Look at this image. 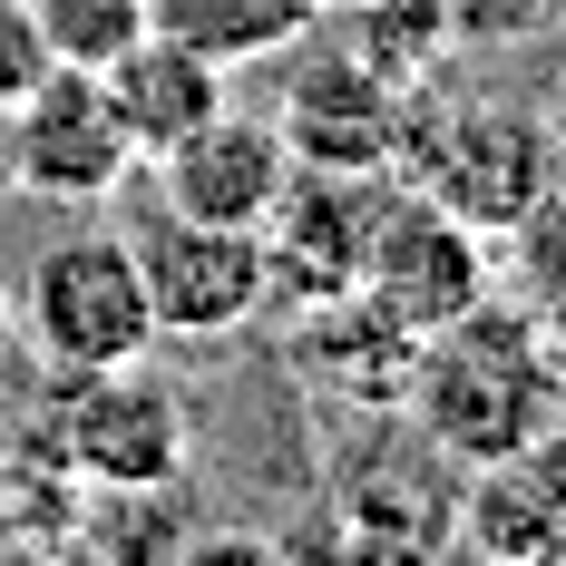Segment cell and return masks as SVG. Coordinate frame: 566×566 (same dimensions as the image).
I'll list each match as a JSON object with an SVG mask.
<instances>
[{
	"instance_id": "7",
	"label": "cell",
	"mask_w": 566,
	"mask_h": 566,
	"mask_svg": "<svg viewBox=\"0 0 566 566\" xmlns=\"http://www.w3.org/2000/svg\"><path fill=\"white\" fill-rule=\"evenodd\" d=\"M137 176V137L117 117L98 69H40V88L10 108V186L50 206H98Z\"/></svg>"
},
{
	"instance_id": "17",
	"label": "cell",
	"mask_w": 566,
	"mask_h": 566,
	"mask_svg": "<svg viewBox=\"0 0 566 566\" xmlns=\"http://www.w3.org/2000/svg\"><path fill=\"white\" fill-rule=\"evenodd\" d=\"M40 69H50V50H40V20H30V0H0V117L20 108L30 88H40Z\"/></svg>"
},
{
	"instance_id": "1",
	"label": "cell",
	"mask_w": 566,
	"mask_h": 566,
	"mask_svg": "<svg viewBox=\"0 0 566 566\" xmlns=\"http://www.w3.org/2000/svg\"><path fill=\"white\" fill-rule=\"evenodd\" d=\"M400 410H410L420 450H440L450 469L537 450V440H557V420H566V352L517 313L509 293H489L459 323L420 333Z\"/></svg>"
},
{
	"instance_id": "10",
	"label": "cell",
	"mask_w": 566,
	"mask_h": 566,
	"mask_svg": "<svg viewBox=\"0 0 566 566\" xmlns=\"http://www.w3.org/2000/svg\"><path fill=\"white\" fill-rule=\"evenodd\" d=\"M283 186H293V137H283V117H244V108H216L196 137H176L157 157V206L196 216V226L264 234Z\"/></svg>"
},
{
	"instance_id": "3",
	"label": "cell",
	"mask_w": 566,
	"mask_h": 566,
	"mask_svg": "<svg viewBox=\"0 0 566 566\" xmlns=\"http://www.w3.org/2000/svg\"><path fill=\"white\" fill-rule=\"evenodd\" d=\"M50 440L59 459L108 489V499H157L186 469V391L147 361H108V371H50Z\"/></svg>"
},
{
	"instance_id": "20",
	"label": "cell",
	"mask_w": 566,
	"mask_h": 566,
	"mask_svg": "<svg viewBox=\"0 0 566 566\" xmlns=\"http://www.w3.org/2000/svg\"><path fill=\"white\" fill-rule=\"evenodd\" d=\"M0 342H10V293H0Z\"/></svg>"
},
{
	"instance_id": "18",
	"label": "cell",
	"mask_w": 566,
	"mask_h": 566,
	"mask_svg": "<svg viewBox=\"0 0 566 566\" xmlns=\"http://www.w3.org/2000/svg\"><path fill=\"white\" fill-rule=\"evenodd\" d=\"M547 127H557V147H566V88H557V98H547Z\"/></svg>"
},
{
	"instance_id": "5",
	"label": "cell",
	"mask_w": 566,
	"mask_h": 566,
	"mask_svg": "<svg viewBox=\"0 0 566 566\" xmlns=\"http://www.w3.org/2000/svg\"><path fill=\"white\" fill-rule=\"evenodd\" d=\"M127 254H137L157 333H176V342H226L274 303V264H264V234L254 226H196V216L157 206L147 226L127 234Z\"/></svg>"
},
{
	"instance_id": "15",
	"label": "cell",
	"mask_w": 566,
	"mask_h": 566,
	"mask_svg": "<svg viewBox=\"0 0 566 566\" xmlns=\"http://www.w3.org/2000/svg\"><path fill=\"white\" fill-rule=\"evenodd\" d=\"M361 10V30H352V50L371 59V69H391L400 88H420V69L450 50L459 20H440L450 0H352Z\"/></svg>"
},
{
	"instance_id": "14",
	"label": "cell",
	"mask_w": 566,
	"mask_h": 566,
	"mask_svg": "<svg viewBox=\"0 0 566 566\" xmlns=\"http://www.w3.org/2000/svg\"><path fill=\"white\" fill-rule=\"evenodd\" d=\"M499 244H509V303L566 352V176L499 234Z\"/></svg>"
},
{
	"instance_id": "2",
	"label": "cell",
	"mask_w": 566,
	"mask_h": 566,
	"mask_svg": "<svg viewBox=\"0 0 566 566\" xmlns=\"http://www.w3.org/2000/svg\"><path fill=\"white\" fill-rule=\"evenodd\" d=\"M566 176V147L547 108H410V147H400V186H420L430 206H450L459 226L489 244Z\"/></svg>"
},
{
	"instance_id": "11",
	"label": "cell",
	"mask_w": 566,
	"mask_h": 566,
	"mask_svg": "<svg viewBox=\"0 0 566 566\" xmlns=\"http://www.w3.org/2000/svg\"><path fill=\"white\" fill-rule=\"evenodd\" d=\"M450 547H469L489 566H566V469H557V450L537 440V450L459 469Z\"/></svg>"
},
{
	"instance_id": "4",
	"label": "cell",
	"mask_w": 566,
	"mask_h": 566,
	"mask_svg": "<svg viewBox=\"0 0 566 566\" xmlns=\"http://www.w3.org/2000/svg\"><path fill=\"white\" fill-rule=\"evenodd\" d=\"M20 333L50 371H108V361H147L157 313H147V283L127 234H69L50 244L30 283H20Z\"/></svg>"
},
{
	"instance_id": "19",
	"label": "cell",
	"mask_w": 566,
	"mask_h": 566,
	"mask_svg": "<svg viewBox=\"0 0 566 566\" xmlns=\"http://www.w3.org/2000/svg\"><path fill=\"white\" fill-rule=\"evenodd\" d=\"M547 450H557V469H566V420H557V440H547Z\"/></svg>"
},
{
	"instance_id": "6",
	"label": "cell",
	"mask_w": 566,
	"mask_h": 566,
	"mask_svg": "<svg viewBox=\"0 0 566 566\" xmlns=\"http://www.w3.org/2000/svg\"><path fill=\"white\" fill-rule=\"evenodd\" d=\"M499 293V254H489V234L459 226L450 206H430L420 186H400L391 176V206H381V226H371V254H361V303L371 313H391L400 333H440L459 323L469 303H489Z\"/></svg>"
},
{
	"instance_id": "13",
	"label": "cell",
	"mask_w": 566,
	"mask_h": 566,
	"mask_svg": "<svg viewBox=\"0 0 566 566\" xmlns=\"http://www.w3.org/2000/svg\"><path fill=\"white\" fill-rule=\"evenodd\" d=\"M323 20V0H147V30H167V40H196L206 59H283L303 30Z\"/></svg>"
},
{
	"instance_id": "9",
	"label": "cell",
	"mask_w": 566,
	"mask_h": 566,
	"mask_svg": "<svg viewBox=\"0 0 566 566\" xmlns=\"http://www.w3.org/2000/svg\"><path fill=\"white\" fill-rule=\"evenodd\" d=\"M391 206V176H333V167H293V186L264 216V264H274V293L293 303H352L361 293V254H371V226Z\"/></svg>"
},
{
	"instance_id": "8",
	"label": "cell",
	"mask_w": 566,
	"mask_h": 566,
	"mask_svg": "<svg viewBox=\"0 0 566 566\" xmlns=\"http://www.w3.org/2000/svg\"><path fill=\"white\" fill-rule=\"evenodd\" d=\"M410 88L391 69H371L361 50H323L293 69L283 88V137H293V167H333V176H400L410 147Z\"/></svg>"
},
{
	"instance_id": "12",
	"label": "cell",
	"mask_w": 566,
	"mask_h": 566,
	"mask_svg": "<svg viewBox=\"0 0 566 566\" xmlns=\"http://www.w3.org/2000/svg\"><path fill=\"white\" fill-rule=\"evenodd\" d=\"M98 78H108V98H117V117H127V137H137V157H167L176 137H196L206 117L226 108V59H206L196 40H167V30L127 40Z\"/></svg>"
},
{
	"instance_id": "16",
	"label": "cell",
	"mask_w": 566,
	"mask_h": 566,
	"mask_svg": "<svg viewBox=\"0 0 566 566\" xmlns=\"http://www.w3.org/2000/svg\"><path fill=\"white\" fill-rule=\"evenodd\" d=\"M30 20L59 69H108L127 40H147V0H30Z\"/></svg>"
}]
</instances>
